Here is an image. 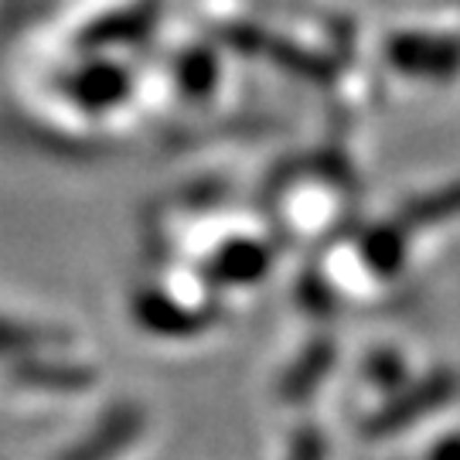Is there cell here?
I'll use <instances>...</instances> for the list:
<instances>
[{"instance_id":"cell-1","label":"cell","mask_w":460,"mask_h":460,"mask_svg":"<svg viewBox=\"0 0 460 460\" xmlns=\"http://www.w3.org/2000/svg\"><path fill=\"white\" fill-rule=\"evenodd\" d=\"M460 393V376L450 372V368H437L423 376L420 382L406 385L402 393H395L393 399H385L368 420H365L362 433L372 437V440H382V437H395L402 429H410L412 423L427 420L429 412L450 406Z\"/></svg>"},{"instance_id":"cell-2","label":"cell","mask_w":460,"mask_h":460,"mask_svg":"<svg viewBox=\"0 0 460 460\" xmlns=\"http://www.w3.org/2000/svg\"><path fill=\"white\" fill-rule=\"evenodd\" d=\"M144 433V410L137 402H113L83 440L68 447L62 460H116Z\"/></svg>"},{"instance_id":"cell-3","label":"cell","mask_w":460,"mask_h":460,"mask_svg":"<svg viewBox=\"0 0 460 460\" xmlns=\"http://www.w3.org/2000/svg\"><path fill=\"white\" fill-rule=\"evenodd\" d=\"M7 372L21 389H38V393H58L75 395L85 393L89 385H96V368L75 358H55L51 351L31 355V358H17L7 365Z\"/></svg>"},{"instance_id":"cell-4","label":"cell","mask_w":460,"mask_h":460,"mask_svg":"<svg viewBox=\"0 0 460 460\" xmlns=\"http://www.w3.org/2000/svg\"><path fill=\"white\" fill-rule=\"evenodd\" d=\"M334 358H338V348L331 345L328 338L307 345L296 355V362L283 372V378H279V399L283 402H307L314 389L328 378Z\"/></svg>"},{"instance_id":"cell-5","label":"cell","mask_w":460,"mask_h":460,"mask_svg":"<svg viewBox=\"0 0 460 460\" xmlns=\"http://www.w3.org/2000/svg\"><path fill=\"white\" fill-rule=\"evenodd\" d=\"M68 345V331H58L38 321H17V317H0V358L17 362L45 351H58Z\"/></svg>"},{"instance_id":"cell-6","label":"cell","mask_w":460,"mask_h":460,"mask_svg":"<svg viewBox=\"0 0 460 460\" xmlns=\"http://www.w3.org/2000/svg\"><path fill=\"white\" fill-rule=\"evenodd\" d=\"M137 321L147 331H154V334L181 338V334H195V331L205 328L212 321V314L184 311V307H178L174 300H167L161 294H144L137 300Z\"/></svg>"},{"instance_id":"cell-7","label":"cell","mask_w":460,"mask_h":460,"mask_svg":"<svg viewBox=\"0 0 460 460\" xmlns=\"http://www.w3.org/2000/svg\"><path fill=\"white\" fill-rule=\"evenodd\" d=\"M263 270H266V249L243 243V246H232L218 256L215 277L226 279V283H249V279L260 277Z\"/></svg>"},{"instance_id":"cell-8","label":"cell","mask_w":460,"mask_h":460,"mask_svg":"<svg viewBox=\"0 0 460 460\" xmlns=\"http://www.w3.org/2000/svg\"><path fill=\"white\" fill-rule=\"evenodd\" d=\"M402 372L406 368H402V358L395 351H376L365 365V378L378 389H395L402 382Z\"/></svg>"},{"instance_id":"cell-9","label":"cell","mask_w":460,"mask_h":460,"mask_svg":"<svg viewBox=\"0 0 460 460\" xmlns=\"http://www.w3.org/2000/svg\"><path fill=\"white\" fill-rule=\"evenodd\" d=\"M287 460H328V440L317 427H300L290 440Z\"/></svg>"},{"instance_id":"cell-10","label":"cell","mask_w":460,"mask_h":460,"mask_svg":"<svg viewBox=\"0 0 460 460\" xmlns=\"http://www.w3.org/2000/svg\"><path fill=\"white\" fill-rule=\"evenodd\" d=\"M427 460H460V433H450L427 454Z\"/></svg>"}]
</instances>
